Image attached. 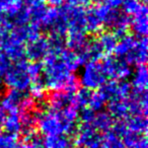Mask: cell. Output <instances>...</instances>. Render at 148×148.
Instances as JSON below:
<instances>
[{
    "mask_svg": "<svg viewBox=\"0 0 148 148\" xmlns=\"http://www.w3.org/2000/svg\"><path fill=\"white\" fill-rule=\"evenodd\" d=\"M79 111L73 106L61 111L38 110L37 128L45 136L66 135L71 137L77 130Z\"/></svg>",
    "mask_w": 148,
    "mask_h": 148,
    "instance_id": "obj_1",
    "label": "cell"
},
{
    "mask_svg": "<svg viewBox=\"0 0 148 148\" xmlns=\"http://www.w3.org/2000/svg\"><path fill=\"white\" fill-rule=\"evenodd\" d=\"M46 88L52 91L64 90L75 93L79 89V78L60 59L59 54L49 52L42 61Z\"/></svg>",
    "mask_w": 148,
    "mask_h": 148,
    "instance_id": "obj_2",
    "label": "cell"
},
{
    "mask_svg": "<svg viewBox=\"0 0 148 148\" xmlns=\"http://www.w3.org/2000/svg\"><path fill=\"white\" fill-rule=\"evenodd\" d=\"M95 11L101 19L103 25L110 29L120 39L125 36L130 27L131 17L118 8H110L103 5H95Z\"/></svg>",
    "mask_w": 148,
    "mask_h": 148,
    "instance_id": "obj_3",
    "label": "cell"
},
{
    "mask_svg": "<svg viewBox=\"0 0 148 148\" xmlns=\"http://www.w3.org/2000/svg\"><path fill=\"white\" fill-rule=\"evenodd\" d=\"M27 64L25 59L10 64L3 74V84L9 89L27 91L32 81L27 72Z\"/></svg>",
    "mask_w": 148,
    "mask_h": 148,
    "instance_id": "obj_4",
    "label": "cell"
},
{
    "mask_svg": "<svg viewBox=\"0 0 148 148\" xmlns=\"http://www.w3.org/2000/svg\"><path fill=\"white\" fill-rule=\"evenodd\" d=\"M107 80L108 77L103 71L101 62H88L83 65L82 72L79 78V82L83 88L92 91L97 90L105 84Z\"/></svg>",
    "mask_w": 148,
    "mask_h": 148,
    "instance_id": "obj_5",
    "label": "cell"
},
{
    "mask_svg": "<svg viewBox=\"0 0 148 148\" xmlns=\"http://www.w3.org/2000/svg\"><path fill=\"white\" fill-rule=\"evenodd\" d=\"M101 65L107 77L112 80H127L133 73L131 66L123 58L116 56H105Z\"/></svg>",
    "mask_w": 148,
    "mask_h": 148,
    "instance_id": "obj_6",
    "label": "cell"
},
{
    "mask_svg": "<svg viewBox=\"0 0 148 148\" xmlns=\"http://www.w3.org/2000/svg\"><path fill=\"white\" fill-rule=\"evenodd\" d=\"M132 86L127 80H107L106 83L97 89L106 103L114 99H123L129 97Z\"/></svg>",
    "mask_w": 148,
    "mask_h": 148,
    "instance_id": "obj_7",
    "label": "cell"
},
{
    "mask_svg": "<svg viewBox=\"0 0 148 148\" xmlns=\"http://www.w3.org/2000/svg\"><path fill=\"white\" fill-rule=\"evenodd\" d=\"M73 143L78 147L101 148V135L92 126L81 123L74 134Z\"/></svg>",
    "mask_w": 148,
    "mask_h": 148,
    "instance_id": "obj_8",
    "label": "cell"
},
{
    "mask_svg": "<svg viewBox=\"0 0 148 148\" xmlns=\"http://www.w3.org/2000/svg\"><path fill=\"white\" fill-rule=\"evenodd\" d=\"M25 91H19L16 89H8L0 99V108L8 114H19L21 103L27 97Z\"/></svg>",
    "mask_w": 148,
    "mask_h": 148,
    "instance_id": "obj_9",
    "label": "cell"
},
{
    "mask_svg": "<svg viewBox=\"0 0 148 148\" xmlns=\"http://www.w3.org/2000/svg\"><path fill=\"white\" fill-rule=\"evenodd\" d=\"M49 53L47 37L40 36L25 46V58L31 62H41Z\"/></svg>",
    "mask_w": 148,
    "mask_h": 148,
    "instance_id": "obj_10",
    "label": "cell"
},
{
    "mask_svg": "<svg viewBox=\"0 0 148 148\" xmlns=\"http://www.w3.org/2000/svg\"><path fill=\"white\" fill-rule=\"evenodd\" d=\"M147 48H148V42L147 37L139 38L137 39L136 45L134 48L123 58L130 66L135 65H145L147 62L148 53H147Z\"/></svg>",
    "mask_w": 148,
    "mask_h": 148,
    "instance_id": "obj_11",
    "label": "cell"
},
{
    "mask_svg": "<svg viewBox=\"0 0 148 148\" xmlns=\"http://www.w3.org/2000/svg\"><path fill=\"white\" fill-rule=\"evenodd\" d=\"M129 103L130 116L142 115L147 116L148 111V95L146 90L132 89L127 97Z\"/></svg>",
    "mask_w": 148,
    "mask_h": 148,
    "instance_id": "obj_12",
    "label": "cell"
},
{
    "mask_svg": "<svg viewBox=\"0 0 148 148\" xmlns=\"http://www.w3.org/2000/svg\"><path fill=\"white\" fill-rule=\"evenodd\" d=\"M4 54L7 56L9 61L18 62L25 59V45L15 40L10 35L5 42L0 46Z\"/></svg>",
    "mask_w": 148,
    "mask_h": 148,
    "instance_id": "obj_13",
    "label": "cell"
},
{
    "mask_svg": "<svg viewBox=\"0 0 148 148\" xmlns=\"http://www.w3.org/2000/svg\"><path fill=\"white\" fill-rule=\"evenodd\" d=\"M77 54L82 65L88 62H99L106 55L97 40H88L85 47Z\"/></svg>",
    "mask_w": 148,
    "mask_h": 148,
    "instance_id": "obj_14",
    "label": "cell"
},
{
    "mask_svg": "<svg viewBox=\"0 0 148 148\" xmlns=\"http://www.w3.org/2000/svg\"><path fill=\"white\" fill-rule=\"evenodd\" d=\"M40 32H41V29L39 27H36L33 23H29L27 25L13 27L9 35L12 38H14L15 40L25 45V44L29 43V42L36 40L38 37H40L41 36Z\"/></svg>",
    "mask_w": 148,
    "mask_h": 148,
    "instance_id": "obj_15",
    "label": "cell"
},
{
    "mask_svg": "<svg viewBox=\"0 0 148 148\" xmlns=\"http://www.w3.org/2000/svg\"><path fill=\"white\" fill-rule=\"evenodd\" d=\"M74 93L64 90L53 91L47 97V109L53 111H61L65 108L72 106Z\"/></svg>",
    "mask_w": 148,
    "mask_h": 148,
    "instance_id": "obj_16",
    "label": "cell"
},
{
    "mask_svg": "<svg viewBox=\"0 0 148 148\" xmlns=\"http://www.w3.org/2000/svg\"><path fill=\"white\" fill-rule=\"evenodd\" d=\"M147 5L144 3L142 5L141 9L136 14L133 15V18H131L130 27L132 32L137 38L147 37L148 33V19H147Z\"/></svg>",
    "mask_w": 148,
    "mask_h": 148,
    "instance_id": "obj_17",
    "label": "cell"
},
{
    "mask_svg": "<svg viewBox=\"0 0 148 148\" xmlns=\"http://www.w3.org/2000/svg\"><path fill=\"white\" fill-rule=\"evenodd\" d=\"M107 109L108 113L115 120H125L130 116L129 103L127 99L108 101Z\"/></svg>",
    "mask_w": 148,
    "mask_h": 148,
    "instance_id": "obj_18",
    "label": "cell"
},
{
    "mask_svg": "<svg viewBox=\"0 0 148 148\" xmlns=\"http://www.w3.org/2000/svg\"><path fill=\"white\" fill-rule=\"evenodd\" d=\"M88 38L84 32H67L65 46L73 52H80L88 42Z\"/></svg>",
    "mask_w": 148,
    "mask_h": 148,
    "instance_id": "obj_19",
    "label": "cell"
},
{
    "mask_svg": "<svg viewBox=\"0 0 148 148\" xmlns=\"http://www.w3.org/2000/svg\"><path fill=\"white\" fill-rule=\"evenodd\" d=\"M114 123H115V119L108 113V111L101 110L99 112H95V118H93L90 126H92L97 132L107 133L112 130Z\"/></svg>",
    "mask_w": 148,
    "mask_h": 148,
    "instance_id": "obj_20",
    "label": "cell"
},
{
    "mask_svg": "<svg viewBox=\"0 0 148 148\" xmlns=\"http://www.w3.org/2000/svg\"><path fill=\"white\" fill-rule=\"evenodd\" d=\"M132 81L130 82L132 89L146 90L148 85V70L146 65L136 66V70L131 75Z\"/></svg>",
    "mask_w": 148,
    "mask_h": 148,
    "instance_id": "obj_21",
    "label": "cell"
},
{
    "mask_svg": "<svg viewBox=\"0 0 148 148\" xmlns=\"http://www.w3.org/2000/svg\"><path fill=\"white\" fill-rule=\"evenodd\" d=\"M147 116L136 115V116H129L127 119L124 120L127 130L130 132L137 134H143L146 135L147 133Z\"/></svg>",
    "mask_w": 148,
    "mask_h": 148,
    "instance_id": "obj_22",
    "label": "cell"
},
{
    "mask_svg": "<svg viewBox=\"0 0 148 148\" xmlns=\"http://www.w3.org/2000/svg\"><path fill=\"white\" fill-rule=\"evenodd\" d=\"M103 27L101 19L95 11V7H90L85 11V31L86 33L97 35L101 32Z\"/></svg>",
    "mask_w": 148,
    "mask_h": 148,
    "instance_id": "obj_23",
    "label": "cell"
},
{
    "mask_svg": "<svg viewBox=\"0 0 148 148\" xmlns=\"http://www.w3.org/2000/svg\"><path fill=\"white\" fill-rule=\"evenodd\" d=\"M136 42H137V39H136L135 36L126 34L125 36H123L118 40V43L113 52L114 56L119 58H124L133 49L134 46L136 45Z\"/></svg>",
    "mask_w": 148,
    "mask_h": 148,
    "instance_id": "obj_24",
    "label": "cell"
},
{
    "mask_svg": "<svg viewBox=\"0 0 148 148\" xmlns=\"http://www.w3.org/2000/svg\"><path fill=\"white\" fill-rule=\"evenodd\" d=\"M73 140L66 135L45 136L43 139V148H73Z\"/></svg>",
    "mask_w": 148,
    "mask_h": 148,
    "instance_id": "obj_25",
    "label": "cell"
},
{
    "mask_svg": "<svg viewBox=\"0 0 148 148\" xmlns=\"http://www.w3.org/2000/svg\"><path fill=\"white\" fill-rule=\"evenodd\" d=\"M126 148H148L147 138L143 134H137L127 131L121 137Z\"/></svg>",
    "mask_w": 148,
    "mask_h": 148,
    "instance_id": "obj_26",
    "label": "cell"
},
{
    "mask_svg": "<svg viewBox=\"0 0 148 148\" xmlns=\"http://www.w3.org/2000/svg\"><path fill=\"white\" fill-rule=\"evenodd\" d=\"M59 57L62 61L64 62L67 68L71 72H76L77 70L80 68V66H82L80 62V59L78 57V54L76 52H73L71 50L64 48L61 52L59 53Z\"/></svg>",
    "mask_w": 148,
    "mask_h": 148,
    "instance_id": "obj_27",
    "label": "cell"
},
{
    "mask_svg": "<svg viewBox=\"0 0 148 148\" xmlns=\"http://www.w3.org/2000/svg\"><path fill=\"white\" fill-rule=\"evenodd\" d=\"M97 40L106 55H112L119 39L112 32H105V33H99Z\"/></svg>",
    "mask_w": 148,
    "mask_h": 148,
    "instance_id": "obj_28",
    "label": "cell"
},
{
    "mask_svg": "<svg viewBox=\"0 0 148 148\" xmlns=\"http://www.w3.org/2000/svg\"><path fill=\"white\" fill-rule=\"evenodd\" d=\"M2 128L5 130V133L18 137L21 131V123L18 114H8V116L6 115Z\"/></svg>",
    "mask_w": 148,
    "mask_h": 148,
    "instance_id": "obj_29",
    "label": "cell"
},
{
    "mask_svg": "<svg viewBox=\"0 0 148 148\" xmlns=\"http://www.w3.org/2000/svg\"><path fill=\"white\" fill-rule=\"evenodd\" d=\"M29 89V95H31L32 99H37V101H42L43 99H45L47 88H46L43 76L32 79Z\"/></svg>",
    "mask_w": 148,
    "mask_h": 148,
    "instance_id": "obj_30",
    "label": "cell"
},
{
    "mask_svg": "<svg viewBox=\"0 0 148 148\" xmlns=\"http://www.w3.org/2000/svg\"><path fill=\"white\" fill-rule=\"evenodd\" d=\"M91 93H92V90H89V89L86 88L78 89L76 92L74 93L72 106L74 108H76L78 111L83 109V108H87L89 101H90Z\"/></svg>",
    "mask_w": 148,
    "mask_h": 148,
    "instance_id": "obj_31",
    "label": "cell"
},
{
    "mask_svg": "<svg viewBox=\"0 0 148 148\" xmlns=\"http://www.w3.org/2000/svg\"><path fill=\"white\" fill-rule=\"evenodd\" d=\"M101 148H126L121 137L116 135L114 132L109 131L101 136Z\"/></svg>",
    "mask_w": 148,
    "mask_h": 148,
    "instance_id": "obj_32",
    "label": "cell"
},
{
    "mask_svg": "<svg viewBox=\"0 0 148 148\" xmlns=\"http://www.w3.org/2000/svg\"><path fill=\"white\" fill-rule=\"evenodd\" d=\"M144 3L141 0H123L122 1V11L127 15H134L141 9Z\"/></svg>",
    "mask_w": 148,
    "mask_h": 148,
    "instance_id": "obj_33",
    "label": "cell"
},
{
    "mask_svg": "<svg viewBox=\"0 0 148 148\" xmlns=\"http://www.w3.org/2000/svg\"><path fill=\"white\" fill-rule=\"evenodd\" d=\"M18 137L10 134H0V148H19Z\"/></svg>",
    "mask_w": 148,
    "mask_h": 148,
    "instance_id": "obj_34",
    "label": "cell"
},
{
    "mask_svg": "<svg viewBox=\"0 0 148 148\" xmlns=\"http://www.w3.org/2000/svg\"><path fill=\"white\" fill-rule=\"evenodd\" d=\"M106 103H106L105 99L101 97V95H99V91L95 90V91H92V93H91L90 101H89L87 108L92 110V111H95V112H99V111H101V110H103V106H105Z\"/></svg>",
    "mask_w": 148,
    "mask_h": 148,
    "instance_id": "obj_35",
    "label": "cell"
},
{
    "mask_svg": "<svg viewBox=\"0 0 148 148\" xmlns=\"http://www.w3.org/2000/svg\"><path fill=\"white\" fill-rule=\"evenodd\" d=\"M19 148H43V138L37 132L31 138L25 140V143L19 145Z\"/></svg>",
    "mask_w": 148,
    "mask_h": 148,
    "instance_id": "obj_36",
    "label": "cell"
},
{
    "mask_svg": "<svg viewBox=\"0 0 148 148\" xmlns=\"http://www.w3.org/2000/svg\"><path fill=\"white\" fill-rule=\"evenodd\" d=\"M27 72L31 79H35L43 76V63L41 62H31L27 64Z\"/></svg>",
    "mask_w": 148,
    "mask_h": 148,
    "instance_id": "obj_37",
    "label": "cell"
},
{
    "mask_svg": "<svg viewBox=\"0 0 148 148\" xmlns=\"http://www.w3.org/2000/svg\"><path fill=\"white\" fill-rule=\"evenodd\" d=\"M11 29H12V25L6 18H2L0 21V46L8 38Z\"/></svg>",
    "mask_w": 148,
    "mask_h": 148,
    "instance_id": "obj_38",
    "label": "cell"
},
{
    "mask_svg": "<svg viewBox=\"0 0 148 148\" xmlns=\"http://www.w3.org/2000/svg\"><path fill=\"white\" fill-rule=\"evenodd\" d=\"M95 111L88 109V108H83V109H81V111H79V120L82 122V124L90 125L93 118H95Z\"/></svg>",
    "mask_w": 148,
    "mask_h": 148,
    "instance_id": "obj_39",
    "label": "cell"
},
{
    "mask_svg": "<svg viewBox=\"0 0 148 148\" xmlns=\"http://www.w3.org/2000/svg\"><path fill=\"white\" fill-rule=\"evenodd\" d=\"M95 5H103L110 8H119L123 0H93Z\"/></svg>",
    "mask_w": 148,
    "mask_h": 148,
    "instance_id": "obj_40",
    "label": "cell"
},
{
    "mask_svg": "<svg viewBox=\"0 0 148 148\" xmlns=\"http://www.w3.org/2000/svg\"><path fill=\"white\" fill-rule=\"evenodd\" d=\"M10 61L7 58V56L4 54V52L2 51V49L0 48V76H2L5 73V71L7 70V68L10 65Z\"/></svg>",
    "mask_w": 148,
    "mask_h": 148,
    "instance_id": "obj_41",
    "label": "cell"
},
{
    "mask_svg": "<svg viewBox=\"0 0 148 148\" xmlns=\"http://www.w3.org/2000/svg\"><path fill=\"white\" fill-rule=\"evenodd\" d=\"M68 4L73 5V6H78V7H82V8H85V7L89 6L92 0H66Z\"/></svg>",
    "mask_w": 148,
    "mask_h": 148,
    "instance_id": "obj_42",
    "label": "cell"
},
{
    "mask_svg": "<svg viewBox=\"0 0 148 148\" xmlns=\"http://www.w3.org/2000/svg\"><path fill=\"white\" fill-rule=\"evenodd\" d=\"M46 1H48V3L53 7H59L66 2V0H46Z\"/></svg>",
    "mask_w": 148,
    "mask_h": 148,
    "instance_id": "obj_43",
    "label": "cell"
},
{
    "mask_svg": "<svg viewBox=\"0 0 148 148\" xmlns=\"http://www.w3.org/2000/svg\"><path fill=\"white\" fill-rule=\"evenodd\" d=\"M5 118H6V113L0 108V129L3 127V123H4Z\"/></svg>",
    "mask_w": 148,
    "mask_h": 148,
    "instance_id": "obj_44",
    "label": "cell"
},
{
    "mask_svg": "<svg viewBox=\"0 0 148 148\" xmlns=\"http://www.w3.org/2000/svg\"><path fill=\"white\" fill-rule=\"evenodd\" d=\"M25 3L27 5H32V4H40V3H44L46 0H23Z\"/></svg>",
    "mask_w": 148,
    "mask_h": 148,
    "instance_id": "obj_45",
    "label": "cell"
},
{
    "mask_svg": "<svg viewBox=\"0 0 148 148\" xmlns=\"http://www.w3.org/2000/svg\"><path fill=\"white\" fill-rule=\"evenodd\" d=\"M2 89H3V81H2L1 76H0V93L2 92Z\"/></svg>",
    "mask_w": 148,
    "mask_h": 148,
    "instance_id": "obj_46",
    "label": "cell"
},
{
    "mask_svg": "<svg viewBox=\"0 0 148 148\" xmlns=\"http://www.w3.org/2000/svg\"><path fill=\"white\" fill-rule=\"evenodd\" d=\"M141 1H142L143 3H145V4H146V2H147V0H141Z\"/></svg>",
    "mask_w": 148,
    "mask_h": 148,
    "instance_id": "obj_47",
    "label": "cell"
},
{
    "mask_svg": "<svg viewBox=\"0 0 148 148\" xmlns=\"http://www.w3.org/2000/svg\"><path fill=\"white\" fill-rule=\"evenodd\" d=\"M76 148H84V147H78V146H76Z\"/></svg>",
    "mask_w": 148,
    "mask_h": 148,
    "instance_id": "obj_48",
    "label": "cell"
}]
</instances>
